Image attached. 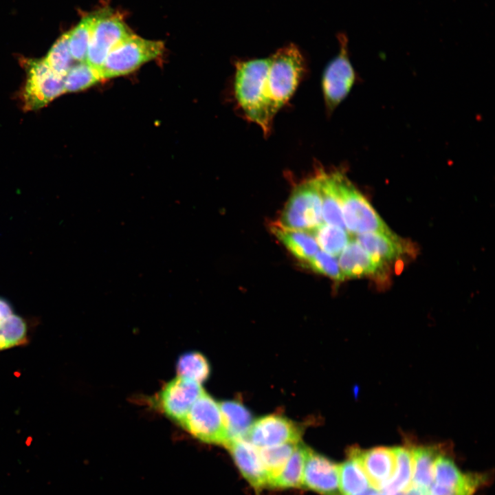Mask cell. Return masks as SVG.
Masks as SVG:
<instances>
[{
  "instance_id": "33",
  "label": "cell",
  "mask_w": 495,
  "mask_h": 495,
  "mask_svg": "<svg viewBox=\"0 0 495 495\" xmlns=\"http://www.w3.org/2000/svg\"><path fill=\"white\" fill-rule=\"evenodd\" d=\"M394 495H426L421 490L410 486L407 490L397 493Z\"/></svg>"
},
{
  "instance_id": "12",
  "label": "cell",
  "mask_w": 495,
  "mask_h": 495,
  "mask_svg": "<svg viewBox=\"0 0 495 495\" xmlns=\"http://www.w3.org/2000/svg\"><path fill=\"white\" fill-rule=\"evenodd\" d=\"M226 447L243 476L256 491L270 487V477L261 461L258 448L247 439L231 441Z\"/></svg>"
},
{
  "instance_id": "30",
  "label": "cell",
  "mask_w": 495,
  "mask_h": 495,
  "mask_svg": "<svg viewBox=\"0 0 495 495\" xmlns=\"http://www.w3.org/2000/svg\"><path fill=\"white\" fill-rule=\"evenodd\" d=\"M69 33L63 34L53 45L44 60L51 69L64 78L72 67V57L69 47Z\"/></svg>"
},
{
  "instance_id": "1",
  "label": "cell",
  "mask_w": 495,
  "mask_h": 495,
  "mask_svg": "<svg viewBox=\"0 0 495 495\" xmlns=\"http://www.w3.org/2000/svg\"><path fill=\"white\" fill-rule=\"evenodd\" d=\"M233 80L236 107L265 135L275 116L294 94L306 72L300 50L289 44L269 57L236 60Z\"/></svg>"
},
{
  "instance_id": "4",
  "label": "cell",
  "mask_w": 495,
  "mask_h": 495,
  "mask_svg": "<svg viewBox=\"0 0 495 495\" xmlns=\"http://www.w3.org/2000/svg\"><path fill=\"white\" fill-rule=\"evenodd\" d=\"M164 50L162 41L148 40L132 34L107 56L100 69L102 80L128 74L159 57Z\"/></svg>"
},
{
  "instance_id": "6",
  "label": "cell",
  "mask_w": 495,
  "mask_h": 495,
  "mask_svg": "<svg viewBox=\"0 0 495 495\" xmlns=\"http://www.w3.org/2000/svg\"><path fill=\"white\" fill-rule=\"evenodd\" d=\"M338 41L339 52L327 65L321 82L324 105L329 114L346 98L357 78L349 57L347 39L344 34H340Z\"/></svg>"
},
{
  "instance_id": "21",
  "label": "cell",
  "mask_w": 495,
  "mask_h": 495,
  "mask_svg": "<svg viewBox=\"0 0 495 495\" xmlns=\"http://www.w3.org/2000/svg\"><path fill=\"white\" fill-rule=\"evenodd\" d=\"M349 459L338 465L340 495H353L371 487L355 454L354 447L348 452Z\"/></svg>"
},
{
  "instance_id": "25",
  "label": "cell",
  "mask_w": 495,
  "mask_h": 495,
  "mask_svg": "<svg viewBox=\"0 0 495 495\" xmlns=\"http://www.w3.org/2000/svg\"><path fill=\"white\" fill-rule=\"evenodd\" d=\"M29 340V326L25 319L14 313L0 322V351L20 346Z\"/></svg>"
},
{
  "instance_id": "32",
  "label": "cell",
  "mask_w": 495,
  "mask_h": 495,
  "mask_svg": "<svg viewBox=\"0 0 495 495\" xmlns=\"http://www.w3.org/2000/svg\"><path fill=\"white\" fill-rule=\"evenodd\" d=\"M13 314L11 303L5 298L0 296V322Z\"/></svg>"
},
{
  "instance_id": "5",
  "label": "cell",
  "mask_w": 495,
  "mask_h": 495,
  "mask_svg": "<svg viewBox=\"0 0 495 495\" xmlns=\"http://www.w3.org/2000/svg\"><path fill=\"white\" fill-rule=\"evenodd\" d=\"M95 14L85 62L100 72L109 52L133 33L121 16L111 10L104 9Z\"/></svg>"
},
{
  "instance_id": "3",
  "label": "cell",
  "mask_w": 495,
  "mask_h": 495,
  "mask_svg": "<svg viewBox=\"0 0 495 495\" xmlns=\"http://www.w3.org/2000/svg\"><path fill=\"white\" fill-rule=\"evenodd\" d=\"M282 226L306 232L323 223L321 199L316 175L293 189L280 215Z\"/></svg>"
},
{
  "instance_id": "27",
  "label": "cell",
  "mask_w": 495,
  "mask_h": 495,
  "mask_svg": "<svg viewBox=\"0 0 495 495\" xmlns=\"http://www.w3.org/2000/svg\"><path fill=\"white\" fill-rule=\"evenodd\" d=\"M298 443H286L260 448L261 461L270 477V483L283 470Z\"/></svg>"
},
{
  "instance_id": "13",
  "label": "cell",
  "mask_w": 495,
  "mask_h": 495,
  "mask_svg": "<svg viewBox=\"0 0 495 495\" xmlns=\"http://www.w3.org/2000/svg\"><path fill=\"white\" fill-rule=\"evenodd\" d=\"M354 450L371 487L382 491L395 474L396 462L393 448L362 450L354 447Z\"/></svg>"
},
{
  "instance_id": "11",
  "label": "cell",
  "mask_w": 495,
  "mask_h": 495,
  "mask_svg": "<svg viewBox=\"0 0 495 495\" xmlns=\"http://www.w3.org/2000/svg\"><path fill=\"white\" fill-rule=\"evenodd\" d=\"M302 487L322 495H340L338 465L309 448Z\"/></svg>"
},
{
  "instance_id": "20",
  "label": "cell",
  "mask_w": 495,
  "mask_h": 495,
  "mask_svg": "<svg viewBox=\"0 0 495 495\" xmlns=\"http://www.w3.org/2000/svg\"><path fill=\"white\" fill-rule=\"evenodd\" d=\"M270 230L286 248L302 262L312 257L319 250L315 239L306 232L286 228L280 223L271 224Z\"/></svg>"
},
{
  "instance_id": "24",
  "label": "cell",
  "mask_w": 495,
  "mask_h": 495,
  "mask_svg": "<svg viewBox=\"0 0 495 495\" xmlns=\"http://www.w3.org/2000/svg\"><path fill=\"white\" fill-rule=\"evenodd\" d=\"M307 233L315 239L319 248L333 256L340 255L351 239L346 230L324 223Z\"/></svg>"
},
{
  "instance_id": "34",
  "label": "cell",
  "mask_w": 495,
  "mask_h": 495,
  "mask_svg": "<svg viewBox=\"0 0 495 495\" xmlns=\"http://www.w3.org/2000/svg\"><path fill=\"white\" fill-rule=\"evenodd\" d=\"M379 491L370 487L364 491L353 495H374Z\"/></svg>"
},
{
  "instance_id": "7",
  "label": "cell",
  "mask_w": 495,
  "mask_h": 495,
  "mask_svg": "<svg viewBox=\"0 0 495 495\" xmlns=\"http://www.w3.org/2000/svg\"><path fill=\"white\" fill-rule=\"evenodd\" d=\"M180 424L204 442L223 446L226 443V430L219 404L205 391Z\"/></svg>"
},
{
  "instance_id": "35",
  "label": "cell",
  "mask_w": 495,
  "mask_h": 495,
  "mask_svg": "<svg viewBox=\"0 0 495 495\" xmlns=\"http://www.w3.org/2000/svg\"><path fill=\"white\" fill-rule=\"evenodd\" d=\"M374 495H388V494H385V493H384V492H380V491H379L378 492H377V493H376L375 494H374Z\"/></svg>"
},
{
  "instance_id": "16",
  "label": "cell",
  "mask_w": 495,
  "mask_h": 495,
  "mask_svg": "<svg viewBox=\"0 0 495 495\" xmlns=\"http://www.w3.org/2000/svg\"><path fill=\"white\" fill-rule=\"evenodd\" d=\"M355 239L371 256L384 263L412 252V247L396 234L366 232L357 234Z\"/></svg>"
},
{
  "instance_id": "15",
  "label": "cell",
  "mask_w": 495,
  "mask_h": 495,
  "mask_svg": "<svg viewBox=\"0 0 495 495\" xmlns=\"http://www.w3.org/2000/svg\"><path fill=\"white\" fill-rule=\"evenodd\" d=\"M434 483L467 495H473L483 483L484 477L475 474H463L449 457L439 455L434 463Z\"/></svg>"
},
{
  "instance_id": "8",
  "label": "cell",
  "mask_w": 495,
  "mask_h": 495,
  "mask_svg": "<svg viewBox=\"0 0 495 495\" xmlns=\"http://www.w3.org/2000/svg\"><path fill=\"white\" fill-rule=\"evenodd\" d=\"M27 80L23 92L24 108L36 110L64 93V78L56 74L43 60H26Z\"/></svg>"
},
{
  "instance_id": "22",
  "label": "cell",
  "mask_w": 495,
  "mask_h": 495,
  "mask_svg": "<svg viewBox=\"0 0 495 495\" xmlns=\"http://www.w3.org/2000/svg\"><path fill=\"white\" fill-rule=\"evenodd\" d=\"M309 448L298 443L281 472L270 483L278 489L302 487V476Z\"/></svg>"
},
{
  "instance_id": "14",
  "label": "cell",
  "mask_w": 495,
  "mask_h": 495,
  "mask_svg": "<svg viewBox=\"0 0 495 495\" xmlns=\"http://www.w3.org/2000/svg\"><path fill=\"white\" fill-rule=\"evenodd\" d=\"M338 262L344 278L384 276L386 263L374 258L355 239L340 254Z\"/></svg>"
},
{
  "instance_id": "19",
  "label": "cell",
  "mask_w": 495,
  "mask_h": 495,
  "mask_svg": "<svg viewBox=\"0 0 495 495\" xmlns=\"http://www.w3.org/2000/svg\"><path fill=\"white\" fill-rule=\"evenodd\" d=\"M219 407L226 430L225 446L235 440L246 439L254 422L249 410L237 401L222 402L219 403Z\"/></svg>"
},
{
  "instance_id": "23",
  "label": "cell",
  "mask_w": 495,
  "mask_h": 495,
  "mask_svg": "<svg viewBox=\"0 0 495 495\" xmlns=\"http://www.w3.org/2000/svg\"><path fill=\"white\" fill-rule=\"evenodd\" d=\"M393 450L396 462L395 474L382 490L388 495H394L407 490L411 486L412 474L410 449L407 447H395Z\"/></svg>"
},
{
  "instance_id": "31",
  "label": "cell",
  "mask_w": 495,
  "mask_h": 495,
  "mask_svg": "<svg viewBox=\"0 0 495 495\" xmlns=\"http://www.w3.org/2000/svg\"><path fill=\"white\" fill-rule=\"evenodd\" d=\"M302 263L305 267L336 281H342L345 279L337 258L322 250H318L312 257Z\"/></svg>"
},
{
  "instance_id": "10",
  "label": "cell",
  "mask_w": 495,
  "mask_h": 495,
  "mask_svg": "<svg viewBox=\"0 0 495 495\" xmlns=\"http://www.w3.org/2000/svg\"><path fill=\"white\" fill-rule=\"evenodd\" d=\"M204 392L201 384L177 376L160 393V406L168 417L181 424Z\"/></svg>"
},
{
  "instance_id": "26",
  "label": "cell",
  "mask_w": 495,
  "mask_h": 495,
  "mask_svg": "<svg viewBox=\"0 0 495 495\" xmlns=\"http://www.w3.org/2000/svg\"><path fill=\"white\" fill-rule=\"evenodd\" d=\"M178 376L183 377L199 384L206 381L210 373L208 360L199 352H188L182 354L176 364Z\"/></svg>"
},
{
  "instance_id": "18",
  "label": "cell",
  "mask_w": 495,
  "mask_h": 495,
  "mask_svg": "<svg viewBox=\"0 0 495 495\" xmlns=\"http://www.w3.org/2000/svg\"><path fill=\"white\" fill-rule=\"evenodd\" d=\"M412 459L411 486L427 495L434 478V463L440 454L434 446H416L410 448Z\"/></svg>"
},
{
  "instance_id": "2",
  "label": "cell",
  "mask_w": 495,
  "mask_h": 495,
  "mask_svg": "<svg viewBox=\"0 0 495 495\" xmlns=\"http://www.w3.org/2000/svg\"><path fill=\"white\" fill-rule=\"evenodd\" d=\"M333 173L347 232L356 235L366 232L395 235L348 177L340 170Z\"/></svg>"
},
{
  "instance_id": "9",
  "label": "cell",
  "mask_w": 495,
  "mask_h": 495,
  "mask_svg": "<svg viewBox=\"0 0 495 495\" xmlns=\"http://www.w3.org/2000/svg\"><path fill=\"white\" fill-rule=\"evenodd\" d=\"M302 433V428L297 424L274 414L254 421L246 439L257 448H263L286 443H299Z\"/></svg>"
},
{
  "instance_id": "29",
  "label": "cell",
  "mask_w": 495,
  "mask_h": 495,
  "mask_svg": "<svg viewBox=\"0 0 495 495\" xmlns=\"http://www.w3.org/2000/svg\"><path fill=\"white\" fill-rule=\"evenodd\" d=\"M102 80L100 72L86 62L72 67L64 77V91L74 92L88 88Z\"/></svg>"
},
{
  "instance_id": "28",
  "label": "cell",
  "mask_w": 495,
  "mask_h": 495,
  "mask_svg": "<svg viewBox=\"0 0 495 495\" xmlns=\"http://www.w3.org/2000/svg\"><path fill=\"white\" fill-rule=\"evenodd\" d=\"M96 14L84 17L72 31L69 32V47L73 60L83 63L86 60L92 26Z\"/></svg>"
},
{
  "instance_id": "17",
  "label": "cell",
  "mask_w": 495,
  "mask_h": 495,
  "mask_svg": "<svg viewBox=\"0 0 495 495\" xmlns=\"http://www.w3.org/2000/svg\"><path fill=\"white\" fill-rule=\"evenodd\" d=\"M315 175L320 195L323 223L346 230L336 190L333 171L328 172L319 168L316 170Z\"/></svg>"
}]
</instances>
